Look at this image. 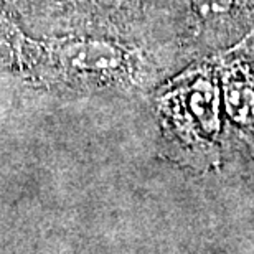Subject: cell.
I'll use <instances>...</instances> for the list:
<instances>
[{
	"label": "cell",
	"mask_w": 254,
	"mask_h": 254,
	"mask_svg": "<svg viewBox=\"0 0 254 254\" xmlns=\"http://www.w3.org/2000/svg\"><path fill=\"white\" fill-rule=\"evenodd\" d=\"M60 55L71 66L88 71H106L121 62V52L111 43L99 40L73 42L60 50Z\"/></svg>",
	"instance_id": "obj_1"
},
{
	"label": "cell",
	"mask_w": 254,
	"mask_h": 254,
	"mask_svg": "<svg viewBox=\"0 0 254 254\" xmlns=\"http://www.w3.org/2000/svg\"><path fill=\"white\" fill-rule=\"evenodd\" d=\"M195 3L201 15H216L226 12L231 0H195Z\"/></svg>",
	"instance_id": "obj_2"
},
{
	"label": "cell",
	"mask_w": 254,
	"mask_h": 254,
	"mask_svg": "<svg viewBox=\"0 0 254 254\" xmlns=\"http://www.w3.org/2000/svg\"><path fill=\"white\" fill-rule=\"evenodd\" d=\"M89 2L94 3L96 7H99V8L116 10V8H121L124 3L129 2V0H89Z\"/></svg>",
	"instance_id": "obj_3"
}]
</instances>
